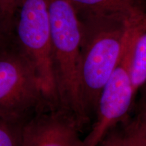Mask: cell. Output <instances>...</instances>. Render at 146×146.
I'll return each instance as SVG.
<instances>
[{"mask_svg": "<svg viewBox=\"0 0 146 146\" xmlns=\"http://www.w3.org/2000/svg\"><path fill=\"white\" fill-rule=\"evenodd\" d=\"M81 25L80 76L82 99L89 124L94 118L100 93L118 63L131 27L145 18L78 16Z\"/></svg>", "mask_w": 146, "mask_h": 146, "instance_id": "cell-1", "label": "cell"}, {"mask_svg": "<svg viewBox=\"0 0 146 146\" xmlns=\"http://www.w3.org/2000/svg\"><path fill=\"white\" fill-rule=\"evenodd\" d=\"M48 10L58 108L74 118L83 130L89 122L81 87V21L69 0H48Z\"/></svg>", "mask_w": 146, "mask_h": 146, "instance_id": "cell-2", "label": "cell"}, {"mask_svg": "<svg viewBox=\"0 0 146 146\" xmlns=\"http://www.w3.org/2000/svg\"><path fill=\"white\" fill-rule=\"evenodd\" d=\"M49 106H52L47 101L36 73L14 35L0 53V118L23 127Z\"/></svg>", "mask_w": 146, "mask_h": 146, "instance_id": "cell-3", "label": "cell"}, {"mask_svg": "<svg viewBox=\"0 0 146 146\" xmlns=\"http://www.w3.org/2000/svg\"><path fill=\"white\" fill-rule=\"evenodd\" d=\"M146 29V17L131 27L118 63L100 93L91 129L83 139V146H98L106 133L130 118L136 94L131 77L135 44Z\"/></svg>", "mask_w": 146, "mask_h": 146, "instance_id": "cell-4", "label": "cell"}, {"mask_svg": "<svg viewBox=\"0 0 146 146\" xmlns=\"http://www.w3.org/2000/svg\"><path fill=\"white\" fill-rule=\"evenodd\" d=\"M14 35L36 73L47 101L52 106L58 107L48 0H19L14 18Z\"/></svg>", "mask_w": 146, "mask_h": 146, "instance_id": "cell-5", "label": "cell"}, {"mask_svg": "<svg viewBox=\"0 0 146 146\" xmlns=\"http://www.w3.org/2000/svg\"><path fill=\"white\" fill-rule=\"evenodd\" d=\"M81 131L70 114L49 106L23 126L20 146H83Z\"/></svg>", "mask_w": 146, "mask_h": 146, "instance_id": "cell-6", "label": "cell"}, {"mask_svg": "<svg viewBox=\"0 0 146 146\" xmlns=\"http://www.w3.org/2000/svg\"><path fill=\"white\" fill-rule=\"evenodd\" d=\"M78 16H119L135 20L146 16L145 0H69Z\"/></svg>", "mask_w": 146, "mask_h": 146, "instance_id": "cell-7", "label": "cell"}, {"mask_svg": "<svg viewBox=\"0 0 146 146\" xmlns=\"http://www.w3.org/2000/svg\"><path fill=\"white\" fill-rule=\"evenodd\" d=\"M131 77L137 94L146 83V29L139 35L133 51Z\"/></svg>", "mask_w": 146, "mask_h": 146, "instance_id": "cell-8", "label": "cell"}, {"mask_svg": "<svg viewBox=\"0 0 146 146\" xmlns=\"http://www.w3.org/2000/svg\"><path fill=\"white\" fill-rule=\"evenodd\" d=\"M124 146H146L143 128L137 115L124 123Z\"/></svg>", "mask_w": 146, "mask_h": 146, "instance_id": "cell-9", "label": "cell"}, {"mask_svg": "<svg viewBox=\"0 0 146 146\" xmlns=\"http://www.w3.org/2000/svg\"><path fill=\"white\" fill-rule=\"evenodd\" d=\"M21 128L0 118V146H20Z\"/></svg>", "mask_w": 146, "mask_h": 146, "instance_id": "cell-10", "label": "cell"}, {"mask_svg": "<svg viewBox=\"0 0 146 146\" xmlns=\"http://www.w3.org/2000/svg\"><path fill=\"white\" fill-rule=\"evenodd\" d=\"M98 146H124V123L111 129Z\"/></svg>", "mask_w": 146, "mask_h": 146, "instance_id": "cell-11", "label": "cell"}, {"mask_svg": "<svg viewBox=\"0 0 146 146\" xmlns=\"http://www.w3.org/2000/svg\"><path fill=\"white\" fill-rule=\"evenodd\" d=\"M19 0H0V14L5 21L14 25Z\"/></svg>", "mask_w": 146, "mask_h": 146, "instance_id": "cell-12", "label": "cell"}, {"mask_svg": "<svg viewBox=\"0 0 146 146\" xmlns=\"http://www.w3.org/2000/svg\"><path fill=\"white\" fill-rule=\"evenodd\" d=\"M14 37V25L3 19L0 14V53L9 44Z\"/></svg>", "mask_w": 146, "mask_h": 146, "instance_id": "cell-13", "label": "cell"}, {"mask_svg": "<svg viewBox=\"0 0 146 146\" xmlns=\"http://www.w3.org/2000/svg\"><path fill=\"white\" fill-rule=\"evenodd\" d=\"M136 115L139 118V120L140 123H141V127L143 128L144 135H145L146 144V102L143 100H141L138 113Z\"/></svg>", "mask_w": 146, "mask_h": 146, "instance_id": "cell-14", "label": "cell"}, {"mask_svg": "<svg viewBox=\"0 0 146 146\" xmlns=\"http://www.w3.org/2000/svg\"><path fill=\"white\" fill-rule=\"evenodd\" d=\"M143 87H144V96L143 97V98H142V100L146 102V83L141 87V88H143Z\"/></svg>", "mask_w": 146, "mask_h": 146, "instance_id": "cell-15", "label": "cell"}]
</instances>
